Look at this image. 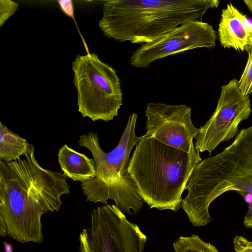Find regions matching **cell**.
<instances>
[{
	"label": "cell",
	"instance_id": "1",
	"mask_svg": "<svg viewBox=\"0 0 252 252\" xmlns=\"http://www.w3.org/2000/svg\"><path fill=\"white\" fill-rule=\"evenodd\" d=\"M34 152L31 144L25 158L0 160V218L8 235L22 243L43 242L42 215L58 211L61 196L70 192L66 177L41 167Z\"/></svg>",
	"mask_w": 252,
	"mask_h": 252
},
{
	"label": "cell",
	"instance_id": "2",
	"mask_svg": "<svg viewBox=\"0 0 252 252\" xmlns=\"http://www.w3.org/2000/svg\"><path fill=\"white\" fill-rule=\"evenodd\" d=\"M182 207L192 225L204 226L212 220L210 204L223 193L235 191L248 205L244 225L252 228V125L240 130L220 153L203 159L193 169L186 187Z\"/></svg>",
	"mask_w": 252,
	"mask_h": 252
},
{
	"label": "cell",
	"instance_id": "3",
	"mask_svg": "<svg viewBox=\"0 0 252 252\" xmlns=\"http://www.w3.org/2000/svg\"><path fill=\"white\" fill-rule=\"evenodd\" d=\"M218 0H110L98 22L103 35L120 42H153L189 20H199Z\"/></svg>",
	"mask_w": 252,
	"mask_h": 252
},
{
	"label": "cell",
	"instance_id": "4",
	"mask_svg": "<svg viewBox=\"0 0 252 252\" xmlns=\"http://www.w3.org/2000/svg\"><path fill=\"white\" fill-rule=\"evenodd\" d=\"M202 160L194 145L188 153L144 135L130 158L128 171L151 209L177 212L188 181Z\"/></svg>",
	"mask_w": 252,
	"mask_h": 252
},
{
	"label": "cell",
	"instance_id": "5",
	"mask_svg": "<svg viewBox=\"0 0 252 252\" xmlns=\"http://www.w3.org/2000/svg\"><path fill=\"white\" fill-rule=\"evenodd\" d=\"M137 118L135 113L129 116L118 146L109 153L100 148L96 133L89 132L79 137V145L91 152L96 170L94 178L81 184L87 201L97 203L103 196H120L134 184L128 167L131 151L141 138L135 134Z\"/></svg>",
	"mask_w": 252,
	"mask_h": 252
},
{
	"label": "cell",
	"instance_id": "6",
	"mask_svg": "<svg viewBox=\"0 0 252 252\" xmlns=\"http://www.w3.org/2000/svg\"><path fill=\"white\" fill-rule=\"evenodd\" d=\"M72 65L78 111L82 116L93 122H108L117 116L123 95L116 70L94 53L77 55Z\"/></svg>",
	"mask_w": 252,
	"mask_h": 252
},
{
	"label": "cell",
	"instance_id": "7",
	"mask_svg": "<svg viewBox=\"0 0 252 252\" xmlns=\"http://www.w3.org/2000/svg\"><path fill=\"white\" fill-rule=\"evenodd\" d=\"M147 237L129 221L116 205L105 204L91 213V225L79 236L80 252H143Z\"/></svg>",
	"mask_w": 252,
	"mask_h": 252
},
{
	"label": "cell",
	"instance_id": "8",
	"mask_svg": "<svg viewBox=\"0 0 252 252\" xmlns=\"http://www.w3.org/2000/svg\"><path fill=\"white\" fill-rule=\"evenodd\" d=\"M252 110L249 96L241 93L237 79L222 86L215 111L199 128L195 138L196 151H208L211 155L221 142L229 141L236 136L239 124L249 118Z\"/></svg>",
	"mask_w": 252,
	"mask_h": 252
},
{
	"label": "cell",
	"instance_id": "9",
	"mask_svg": "<svg viewBox=\"0 0 252 252\" xmlns=\"http://www.w3.org/2000/svg\"><path fill=\"white\" fill-rule=\"evenodd\" d=\"M217 33L212 26L200 20H189L175 28L157 40L144 43L130 58L131 65L148 67L155 60L198 48L212 49Z\"/></svg>",
	"mask_w": 252,
	"mask_h": 252
},
{
	"label": "cell",
	"instance_id": "10",
	"mask_svg": "<svg viewBox=\"0 0 252 252\" xmlns=\"http://www.w3.org/2000/svg\"><path fill=\"white\" fill-rule=\"evenodd\" d=\"M191 113L185 104L149 103L145 110L144 135L189 153L199 130L192 122Z\"/></svg>",
	"mask_w": 252,
	"mask_h": 252
},
{
	"label": "cell",
	"instance_id": "11",
	"mask_svg": "<svg viewBox=\"0 0 252 252\" xmlns=\"http://www.w3.org/2000/svg\"><path fill=\"white\" fill-rule=\"evenodd\" d=\"M218 35L224 48H232L239 52L252 48V24L246 15L231 3L221 10Z\"/></svg>",
	"mask_w": 252,
	"mask_h": 252
},
{
	"label": "cell",
	"instance_id": "12",
	"mask_svg": "<svg viewBox=\"0 0 252 252\" xmlns=\"http://www.w3.org/2000/svg\"><path fill=\"white\" fill-rule=\"evenodd\" d=\"M58 157L63 174L74 181L83 183L96 175L93 158H89L66 144L60 148Z\"/></svg>",
	"mask_w": 252,
	"mask_h": 252
},
{
	"label": "cell",
	"instance_id": "13",
	"mask_svg": "<svg viewBox=\"0 0 252 252\" xmlns=\"http://www.w3.org/2000/svg\"><path fill=\"white\" fill-rule=\"evenodd\" d=\"M0 160L6 162L20 159L31 144L0 122Z\"/></svg>",
	"mask_w": 252,
	"mask_h": 252
},
{
	"label": "cell",
	"instance_id": "14",
	"mask_svg": "<svg viewBox=\"0 0 252 252\" xmlns=\"http://www.w3.org/2000/svg\"><path fill=\"white\" fill-rule=\"evenodd\" d=\"M175 252H220L210 243L203 241L198 235L180 236L173 243Z\"/></svg>",
	"mask_w": 252,
	"mask_h": 252
},
{
	"label": "cell",
	"instance_id": "15",
	"mask_svg": "<svg viewBox=\"0 0 252 252\" xmlns=\"http://www.w3.org/2000/svg\"><path fill=\"white\" fill-rule=\"evenodd\" d=\"M248 57L243 72L238 80V87L245 96L252 93V48L248 52Z\"/></svg>",
	"mask_w": 252,
	"mask_h": 252
},
{
	"label": "cell",
	"instance_id": "16",
	"mask_svg": "<svg viewBox=\"0 0 252 252\" xmlns=\"http://www.w3.org/2000/svg\"><path fill=\"white\" fill-rule=\"evenodd\" d=\"M18 6L17 2L10 0H0V27L15 13Z\"/></svg>",
	"mask_w": 252,
	"mask_h": 252
},
{
	"label": "cell",
	"instance_id": "17",
	"mask_svg": "<svg viewBox=\"0 0 252 252\" xmlns=\"http://www.w3.org/2000/svg\"><path fill=\"white\" fill-rule=\"evenodd\" d=\"M236 252H252V242L240 235H236L233 241Z\"/></svg>",
	"mask_w": 252,
	"mask_h": 252
},
{
	"label": "cell",
	"instance_id": "18",
	"mask_svg": "<svg viewBox=\"0 0 252 252\" xmlns=\"http://www.w3.org/2000/svg\"><path fill=\"white\" fill-rule=\"evenodd\" d=\"M63 11L69 17L73 16V6L72 0L58 1Z\"/></svg>",
	"mask_w": 252,
	"mask_h": 252
},
{
	"label": "cell",
	"instance_id": "19",
	"mask_svg": "<svg viewBox=\"0 0 252 252\" xmlns=\"http://www.w3.org/2000/svg\"><path fill=\"white\" fill-rule=\"evenodd\" d=\"M4 246L5 248V252H13V247L9 243H7L5 242H4Z\"/></svg>",
	"mask_w": 252,
	"mask_h": 252
},
{
	"label": "cell",
	"instance_id": "20",
	"mask_svg": "<svg viewBox=\"0 0 252 252\" xmlns=\"http://www.w3.org/2000/svg\"><path fill=\"white\" fill-rule=\"evenodd\" d=\"M243 2L252 14V0H243Z\"/></svg>",
	"mask_w": 252,
	"mask_h": 252
}]
</instances>
